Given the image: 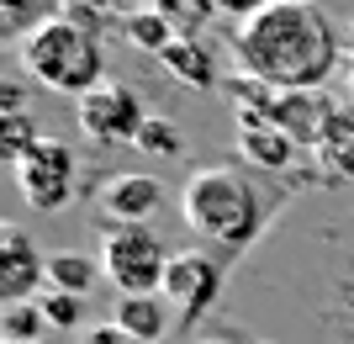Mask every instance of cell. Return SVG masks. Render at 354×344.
I'll use <instances>...</instances> for the list:
<instances>
[{"instance_id": "obj_17", "label": "cell", "mask_w": 354, "mask_h": 344, "mask_svg": "<svg viewBox=\"0 0 354 344\" xmlns=\"http://www.w3.org/2000/svg\"><path fill=\"white\" fill-rule=\"evenodd\" d=\"M37 302H43V313H48V329H80V323H85V297H74V291L48 286ZM80 334H85V329H80Z\"/></svg>"}, {"instance_id": "obj_15", "label": "cell", "mask_w": 354, "mask_h": 344, "mask_svg": "<svg viewBox=\"0 0 354 344\" xmlns=\"http://www.w3.org/2000/svg\"><path fill=\"white\" fill-rule=\"evenodd\" d=\"M101 281V260L80 255V249H59L48 255V286L59 291H74V297H90V286Z\"/></svg>"}, {"instance_id": "obj_19", "label": "cell", "mask_w": 354, "mask_h": 344, "mask_svg": "<svg viewBox=\"0 0 354 344\" xmlns=\"http://www.w3.org/2000/svg\"><path fill=\"white\" fill-rule=\"evenodd\" d=\"M148 0H64V16H80V21H101V16H133V11H143Z\"/></svg>"}, {"instance_id": "obj_24", "label": "cell", "mask_w": 354, "mask_h": 344, "mask_svg": "<svg viewBox=\"0 0 354 344\" xmlns=\"http://www.w3.org/2000/svg\"><path fill=\"white\" fill-rule=\"evenodd\" d=\"M212 11H222V16H233V21H249V16H259V11H270L275 0H207Z\"/></svg>"}, {"instance_id": "obj_16", "label": "cell", "mask_w": 354, "mask_h": 344, "mask_svg": "<svg viewBox=\"0 0 354 344\" xmlns=\"http://www.w3.org/2000/svg\"><path fill=\"white\" fill-rule=\"evenodd\" d=\"M43 329H48V313L43 302H6L0 307V339L6 344H43Z\"/></svg>"}, {"instance_id": "obj_9", "label": "cell", "mask_w": 354, "mask_h": 344, "mask_svg": "<svg viewBox=\"0 0 354 344\" xmlns=\"http://www.w3.org/2000/svg\"><path fill=\"white\" fill-rule=\"evenodd\" d=\"M159 207H164V180L148 175V170L111 175L106 191H101V212L111 217V223H127V228H143Z\"/></svg>"}, {"instance_id": "obj_4", "label": "cell", "mask_w": 354, "mask_h": 344, "mask_svg": "<svg viewBox=\"0 0 354 344\" xmlns=\"http://www.w3.org/2000/svg\"><path fill=\"white\" fill-rule=\"evenodd\" d=\"M169 249L153 228H127L111 223L101 233V275L117 286V297H164V275H169Z\"/></svg>"}, {"instance_id": "obj_25", "label": "cell", "mask_w": 354, "mask_h": 344, "mask_svg": "<svg viewBox=\"0 0 354 344\" xmlns=\"http://www.w3.org/2000/svg\"><path fill=\"white\" fill-rule=\"evenodd\" d=\"M6 111H21V85H6Z\"/></svg>"}, {"instance_id": "obj_1", "label": "cell", "mask_w": 354, "mask_h": 344, "mask_svg": "<svg viewBox=\"0 0 354 344\" xmlns=\"http://www.w3.org/2000/svg\"><path fill=\"white\" fill-rule=\"evenodd\" d=\"M233 59L259 90H323L339 69V27L312 0H275L270 11L238 21Z\"/></svg>"}, {"instance_id": "obj_2", "label": "cell", "mask_w": 354, "mask_h": 344, "mask_svg": "<svg viewBox=\"0 0 354 344\" xmlns=\"http://www.w3.org/2000/svg\"><path fill=\"white\" fill-rule=\"evenodd\" d=\"M16 59L32 80L53 96H90V90L106 85V48H101V32L80 21V16H43L37 27L21 32L16 43Z\"/></svg>"}, {"instance_id": "obj_20", "label": "cell", "mask_w": 354, "mask_h": 344, "mask_svg": "<svg viewBox=\"0 0 354 344\" xmlns=\"http://www.w3.org/2000/svg\"><path fill=\"white\" fill-rule=\"evenodd\" d=\"M37 138H43V133L27 122V111H6V159H11V165L37 143Z\"/></svg>"}, {"instance_id": "obj_26", "label": "cell", "mask_w": 354, "mask_h": 344, "mask_svg": "<svg viewBox=\"0 0 354 344\" xmlns=\"http://www.w3.org/2000/svg\"><path fill=\"white\" fill-rule=\"evenodd\" d=\"M201 344H233V339H201Z\"/></svg>"}, {"instance_id": "obj_22", "label": "cell", "mask_w": 354, "mask_h": 344, "mask_svg": "<svg viewBox=\"0 0 354 344\" xmlns=\"http://www.w3.org/2000/svg\"><path fill=\"white\" fill-rule=\"evenodd\" d=\"M80 344H143V339H133L127 329H117V323L106 318V323H90V329L80 334Z\"/></svg>"}, {"instance_id": "obj_5", "label": "cell", "mask_w": 354, "mask_h": 344, "mask_svg": "<svg viewBox=\"0 0 354 344\" xmlns=\"http://www.w3.org/2000/svg\"><path fill=\"white\" fill-rule=\"evenodd\" d=\"M16 185L27 196V207L37 212H59L74 201V185H80V165H74V149L59 138H37L21 159H16Z\"/></svg>"}, {"instance_id": "obj_12", "label": "cell", "mask_w": 354, "mask_h": 344, "mask_svg": "<svg viewBox=\"0 0 354 344\" xmlns=\"http://www.w3.org/2000/svg\"><path fill=\"white\" fill-rule=\"evenodd\" d=\"M164 69H169L180 85H191V90H212L222 80L217 59H212V43H201V37H175L169 53H164Z\"/></svg>"}, {"instance_id": "obj_10", "label": "cell", "mask_w": 354, "mask_h": 344, "mask_svg": "<svg viewBox=\"0 0 354 344\" xmlns=\"http://www.w3.org/2000/svg\"><path fill=\"white\" fill-rule=\"evenodd\" d=\"M217 286H222V270L212 265V255H196V249H185V255L169 260L164 291H169V302H180V313H185V318L207 313L212 297H217Z\"/></svg>"}, {"instance_id": "obj_6", "label": "cell", "mask_w": 354, "mask_h": 344, "mask_svg": "<svg viewBox=\"0 0 354 344\" xmlns=\"http://www.w3.org/2000/svg\"><path fill=\"white\" fill-rule=\"evenodd\" d=\"M74 122H80V133H85L90 143H101V149H122V143H138V138H143L148 111H143V101H138V90L106 80L101 90L80 96Z\"/></svg>"}, {"instance_id": "obj_13", "label": "cell", "mask_w": 354, "mask_h": 344, "mask_svg": "<svg viewBox=\"0 0 354 344\" xmlns=\"http://www.w3.org/2000/svg\"><path fill=\"white\" fill-rule=\"evenodd\" d=\"M111 323L127 329L133 339H143V344H159L164 334H169V307H164V297H117Z\"/></svg>"}, {"instance_id": "obj_3", "label": "cell", "mask_w": 354, "mask_h": 344, "mask_svg": "<svg viewBox=\"0 0 354 344\" xmlns=\"http://www.w3.org/2000/svg\"><path fill=\"white\" fill-rule=\"evenodd\" d=\"M180 217L201 244H249L259 233V191L254 180L233 165H212V170H196L180 191Z\"/></svg>"}, {"instance_id": "obj_7", "label": "cell", "mask_w": 354, "mask_h": 344, "mask_svg": "<svg viewBox=\"0 0 354 344\" xmlns=\"http://www.w3.org/2000/svg\"><path fill=\"white\" fill-rule=\"evenodd\" d=\"M259 117L275 122L281 133H291L301 149H307V143H323L328 127H333V111H328V101L317 90H270V101H265Z\"/></svg>"}, {"instance_id": "obj_23", "label": "cell", "mask_w": 354, "mask_h": 344, "mask_svg": "<svg viewBox=\"0 0 354 344\" xmlns=\"http://www.w3.org/2000/svg\"><path fill=\"white\" fill-rule=\"evenodd\" d=\"M0 6H6V16H11V27L27 32V27H37V21H43L37 11H43L48 0H0Z\"/></svg>"}, {"instance_id": "obj_21", "label": "cell", "mask_w": 354, "mask_h": 344, "mask_svg": "<svg viewBox=\"0 0 354 344\" xmlns=\"http://www.w3.org/2000/svg\"><path fill=\"white\" fill-rule=\"evenodd\" d=\"M138 149H143V154H175V149H180V133H175L164 117H148V122H143V138H138Z\"/></svg>"}, {"instance_id": "obj_11", "label": "cell", "mask_w": 354, "mask_h": 344, "mask_svg": "<svg viewBox=\"0 0 354 344\" xmlns=\"http://www.w3.org/2000/svg\"><path fill=\"white\" fill-rule=\"evenodd\" d=\"M296 149H301V143H296L291 133H281L275 122H265L259 111H249V106L238 111V154H243V159H254L259 170H286V165H296Z\"/></svg>"}, {"instance_id": "obj_14", "label": "cell", "mask_w": 354, "mask_h": 344, "mask_svg": "<svg viewBox=\"0 0 354 344\" xmlns=\"http://www.w3.org/2000/svg\"><path fill=\"white\" fill-rule=\"evenodd\" d=\"M122 37H127L133 48H143V53H153V59H164L180 32H175V21H169V16H159L153 6H143V11L122 16Z\"/></svg>"}, {"instance_id": "obj_8", "label": "cell", "mask_w": 354, "mask_h": 344, "mask_svg": "<svg viewBox=\"0 0 354 344\" xmlns=\"http://www.w3.org/2000/svg\"><path fill=\"white\" fill-rule=\"evenodd\" d=\"M43 281H48V260L37 255V244L16 223H6L0 228V297L6 302H32V291Z\"/></svg>"}, {"instance_id": "obj_18", "label": "cell", "mask_w": 354, "mask_h": 344, "mask_svg": "<svg viewBox=\"0 0 354 344\" xmlns=\"http://www.w3.org/2000/svg\"><path fill=\"white\" fill-rule=\"evenodd\" d=\"M148 6H153L159 16H169L180 37H196V27H201V21H207V11H212L207 0H148Z\"/></svg>"}]
</instances>
